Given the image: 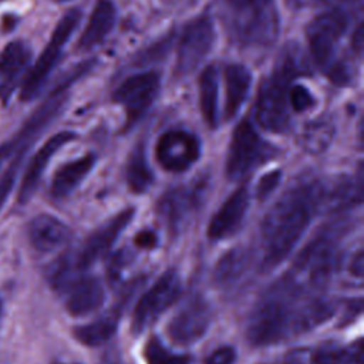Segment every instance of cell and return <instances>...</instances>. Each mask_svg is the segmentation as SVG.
<instances>
[{
  "label": "cell",
  "instance_id": "1",
  "mask_svg": "<svg viewBox=\"0 0 364 364\" xmlns=\"http://www.w3.org/2000/svg\"><path fill=\"white\" fill-rule=\"evenodd\" d=\"M333 313L330 300L309 294L294 279L286 277L257 301L247 320L246 336L256 347L277 344L323 324Z\"/></svg>",
  "mask_w": 364,
  "mask_h": 364
},
{
  "label": "cell",
  "instance_id": "2",
  "mask_svg": "<svg viewBox=\"0 0 364 364\" xmlns=\"http://www.w3.org/2000/svg\"><path fill=\"white\" fill-rule=\"evenodd\" d=\"M324 202V183L309 181L289 188L262 222L263 270L277 267L294 249L316 210Z\"/></svg>",
  "mask_w": 364,
  "mask_h": 364
},
{
  "label": "cell",
  "instance_id": "3",
  "mask_svg": "<svg viewBox=\"0 0 364 364\" xmlns=\"http://www.w3.org/2000/svg\"><path fill=\"white\" fill-rule=\"evenodd\" d=\"M307 71L299 46L290 44L279 54L272 73L260 82L255 104L257 124L270 132H286L290 127L289 90L296 77Z\"/></svg>",
  "mask_w": 364,
  "mask_h": 364
},
{
  "label": "cell",
  "instance_id": "4",
  "mask_svg": "<svg viewBox=\"0 0 364 364\" xmlns=\"http://www.w3.org/2000/svg\"><path fill=\"white\" fill-rule=\"evenodd\" d=\"M228 31L240 47L272 46L279 34L274 0H225Z\"/></svg>",
  "mask_w": 364,
  "mask_h": 364
},
{
  "label": "cell",
  "instance_id": "5",
  "mask_svg": "<svg viewBox=\"0 0 364 364\" xmlns=\"http://www.w3.org/2000/svg\"><path fill=\"white\" fill-rule=\"evenodd\" d=\"M274 152V146L267 144L247 119H243L232 134L226 158V175L229 179L237 181L257 165L272 159Z\"/></svg>",
  "mask_w": 364,
  "mask_h": 364
},
{
  "label": "cell",
  "instance_id": "6",
  "mask_svg": "<svg viewBox=\"0 0 364 364\" xmlns=\"http://www.w3.org/2000/svg\"><path fill=\"white\" fill-rule=\"evenodd\" d=\"M81 18V11L78 9L68 10L58 24L55 26L48 44L44 47L43 53L28 71L20 91V100L21 101H31L43 88L46 80L48 78L50 73L55 67L64 46L73 36L78 21Z\"/></svg>",
  "mask_w": 364,
  "mask_h": 364
},
{
  "label": "cell",
  "instance_id": "7",
  "mask_svg": "<svg viewBox=\"0 0 364 364\" xmlns=\"http://www.w3.org/2000/svg\"><path fill=\"white\" fill-rule=\"evenodd\" d=\"M348 26L347 14L341 9H330L314 17L307 26L309 50L313 61L326 70L334 60V51L338 40Z\"/></svg>",
  "mask_w": 364,
  "mask_h": 364
},
{
  "label": "cell",
  "instance_id": "8",
  "mask_svg": "<svg viewBox=\"0 0 364 364\" xmlns=\"http://www.w3.org/2000/svg\"><path fill=\"white\" fill-rule=\"evenodd\" d=\"M181 277L176 270H166L139 299L132 316V331L142 333L149 327L179 296Z\"/></svg>",
  "mask_w": 364,
  "mask_h": 364
},
{
  "label": "cell",
  "instance_id": "9",
  "mask_svg": "<svg viewBox=\"0 0 364 364\" xmlns=\"http://www.w3.org/2000/svg\"><path fill=\"white\" fill-rule=\"evenodd\" d=\"M215 43V28L209 16L191 20L181 36L176 50L175 74L183 77L192 73L209 54Z\"/></svg>",
  "mask_w": 364,
  "mask_h": 364
},
{
  "label": "cell",
  "instance_id": "10",
  "mask_svg": "<svg viewBox=\"0 0 364 364\" xmlns=\"http://www.w3.org/2000/svg\"><path fill=\"white\" fill-rule=\"evenodd\" d=\"M132 216L134 209H125L115 215L105 225L92 232L77 250L67 253V260L75 270L84 273L91 264H94L111 249L121 232L132 220Z\"/></svg>",
  "mask_w": 364,
  "mask_h": 364
},
{
  "label": "cell",
  "instance_id": "11",
  "mask_svg": "<svg viewBox=\"0 0 364 364\" xmlns=\"http://www.w3.org/2000/svg\"><path fill=\"white\" fill-rule=\"evenodd\" d=\"M206 189L205 181L175 186L158 200V216L169 232L176 233L183 228L191 215L199 208Z\"/></svg>",
  "mask_w": 364,
  "mask_h": 364
},
{
  "label": "cell",
  "instance_id": "12",
  "mask_svg": "<svg viewBox=\"0 0 364 364\" xmlns=\"http://www.w3.org/2000/svg\"><path fill=\"white\" fill-rule=\"evenodd\" d=\"M159 91V75L154 71L128 77L115 91L112 100L127 114V128L132 127L149 109Z\"/></svg>",
  "mask_w": 364,
  "mask_h": 364
},
{
  "label": "cell",
  "instance_id": "13",
  "mask_svg": "<svg viewBox=\"0 0 364 364\" xmlns=\"http://www.w3.org/2000/svg\"><path fill=\"white\" fill-rule=\"evenodd\" d=\"M155 155L164 169L183 172L198 161L200 144L193 134L183 129H172L158 138Z\"/></svg>",
  "mask_w": 364,
  "mask_h": 364
},
{
  "label": "cell",
  "instance_id": "14",
  "mask_svg": "<svg viewBox=\"0 0 364 364\" xmlns=\"http://www.w3.org/2000/svg\"><path fill=\"white\" fill-rule=\"evenodd\" d=\"M212 309L202 296H192L168 324V336L176 344L196 343L209 328Z\"/></svg>",
  "mask_w": 364,
  "mask_h": 364
},
{
  "label": "cell",
  "instance_id": "15",
  "mask_svg": "<svg viewBox=\"0 0 364 364\" xmlns=\"http://www.w3.org/2000/svg\"><path fill=\"white\" fill-rule=\"evenodd\" d=\"M75 135L70 131H63L51 138H48L43 146L34 154V156L30 159L27 169L23 175L20 188H18V203H26L31 199L34 192L37 191V186L41 181V176L50 162V159L54 156V154L61 149L65 144H68L71 139H74Z\"/></svg>",
  "mask_w": 364,
  "mask_h": 364
},
{
  "label": "cell",
  "instance_id": "16",
  "mask_svg": "<svg viewBox=\"0 0 364 364\" xmlns=\"http://www.w3.org/2000/svg\"><path fill=\"white\" fill-rule=\"evenodd\" d=\"M60 294L65 309L73 316H85L95 311L104 301V287L97 277L84 273L70 282Z\"/></svg>",
  "mask_w": 364,
  "mask_h": 364
},
{
  "label": "cell",
  "instance_id": "17",
  "mask_svg": "<svg viewBox=\"0 0 364 364\" xmlns=\"http://www.w3.org/2000/svg\"><path fill=\"white\" fill-rule=\"evenodd\" d=\"M249 206V192L245 185L239 186L218 209L208 226L212 240H222L233 235L240 226Z\"/></svg>",
  "mask_w": 364,
  "mask_h": 364
},
{
  "label": "cell",
  "instance_id": "18",
  "mask_svg": "<svg viewBox=\"0 0 364 364\" xmlns=\"http://www.w3.org/2000/svg\"><path fill=\"white\" fill-rule=\"evenodd\" d=\"M286 364H363V341L350 346L326 344L311 350L293 351Z\"/></svg>",
  "mask_w": 364,
  "mask_h": 364
},
{
  "label": "cell",
  "instance_id": "19",
  "mask_svg": "<svg viewBox=\"0 0 364 364\" xmlns=\"http://www.w3.org/2000/svg\"><path fill=\"white\" fill-rule=\"evenodd\" d=\"M31 58L30 47L24 41H11L0 53V100L6 102Z\"/></svg>",
  "mask_w": 364,
  "mask_h": 364
},
{
  "label": "cell",
  "instance_id": "20",
  "mask_svg": "<svg viewBox=\"0 0 364 364\" xmlns=\"http://www.w3.org/2000/svg\"><path fill=\"white\" fill-rule=\"evenodd\" d=\"M68 226L55 216L43 213L36 216L28 226V239L38 252H51L70 239Z\"/></svg>",
  "mask_w": 364,
  "mask_h": 364
},
{
  "label": "cell",
  "instance_id": "21",
  "mask_svg": "<svg viewBox=\"0 0 364 364\" xmlns=\"http://www.w3.org/2000/svg\"><path fill=\"white\" fill-rule=\"evenodd\" d=\"M115 23V6L111 0H97L88 23L80 37L78 48L87 51L98 46L112 30Z\"/></svg>",
  "mask_w": 364,
  "mask_h": 364
},
{
  "label": "cell",
  "instance_id": "22",
  "mask_svg": "<svg viewBox=\"0 0 364 364\" xmlns=\"http://www.w3.org/2000/svg\"><path fill=\"white\" fill-rule=\"evenodd\" d=\"M225 118L232 119L246 101L252 74L242 64H230L225 68Z\"/></svg>",
  "mask_w": 364,
  "mask_h": 364
},
{
  "label": "cell",
  "instance_id": "23",
  "mask_svg": "<svg viewBox=\"0 0 364 364\" xmlns=\"http://www.w3.org/2000/svg\"><path fill=\"white\" fill-rule=\"evenodd\" d=\"M95 164V156L88 154L63 165L54 175L51 182V195L55 199L68 196L88 175Z\"/></svg>",
  "mask_w": 364,
  "mask_h": 364
},
{
  "label": "cell",
  "instance_id": "24",
  "mask_svg": "<svg viewBox=\"0 0 364 364\" xmlns=\"http://www.w3.org/2000/svg\"><path fill=\"white\" fill-rule=\"evenodd\" d=\"M119 316H121V306H115L111 310L105 311L98 318H95L94 321L75 327L74 336L80 343L85 346H91V347L100 346L114 334L119 321Z\"/></svg>",
  "mask_w": 364,
  "mask_h": 364
},
{
  "label": "cell",
  "instance_id": "25",
  "mask_svg": "<svg viewBox=\"0 0 364 364\" xmlns=\"http://www.w3.org/2000/svg\"><path fill=\"white\" fill-rule=\"evenodd\" d=\"M218 70L213 65H208L199 77V104L203 121L210 128L218 127Z\"/></svg>",
  "mask_w": 364,
  "mask_h": 364
},
{
  "label": "cell",
  "instance_id": "26",
  "mask_svg": "<svg viewBox=\"0 0 364 364\" xmlns=\"http://www.w3.org/2000/svg\"><path fill=\"white\" fill-rule=\"evenodd\" d=\"M334 127L328 118H316L311 122L306 124L300 132L299 144L301 148L311 154L317 155L324 152L333 141Z\"/></svg>",
  "mask_w": 364,
  "mask_h": 364
},
{
  "label": "cell",
  "instance_id": "27",
  "mask_svg": "<svg viewBox=\"0 0 364 364\" xmlns=\"http://www.w3.org/2000/svg\"><path fill=\"white\" fill-rule=\"evenodd\" d=\"M249 252L242 247H236L223 255L213 272V280L218 286H230L237 282L247 269Z\"/></svg>",
  "mask_w": 364,
  "mask_h": 364
},
{
  "label": "cell",
  "instance_id": "28",
  "mask_svg": "<svg viewBox=\"0 0 364 364\" xmlns=\"http://www.w3.org/2000/svg\"><path fill=\"white\" fill-rule=\"evenodd\" d=\"M125 179L129 189L135 193H144L152 183V172L148 166L145 148L142 144L134 148L127 161Z\"/></svg>",
  "mask_w": 364,
  "mask_h": 364
},
{
  "label": "cell",
  "instance_id": "29",
  "mask_svg": "<svg viewBox=\"0 0 364 364\" xmlns=\"http://www.w3.org/2000/svg\"><path fill=\"white\" fill-rule=\"evenodd\" d=\"M144 357L148 364H189V357L169 351L156 337L145 344Z\"/></svg>",
  "mask_w": 364,
  "mask_h": 364
},
{
  "label": "cell",
  "instance_id": "30",
  "mask_svg": "<svg viewBox=\"0 0 364 364\" xmlns=\"http://www.w3.org/2000/svg\"><path fill=\"white\" fill-rule=\"evenodd\" d=\"M314 105V97L301 84H291L289 90V107L296 112H303Z\"/></svg>",
  "mask_w": 364,
  "mask_h": 364
},
{
  "label": "cell",
  "instance_id": "31",
  "mask_svg": "<svg viewBox=\"0 0 364 364\" xmlns=\"http://www.w3.org/2000/svg\"><path fill=\"white\" fill-rule=\"evenodd\" d=\"M24 156V152H16L13 154V161L10 164V168L4 172V175L0 178V209L3 208L4 202L7 200L14 182H16V171L18 169V165Z\"/></svg>",
  "mask_w": 364,
  "mask_h": 364
},
{
  "label": "cell",
  "instance_id": "32",
  "mask_svg": "<svg viewBox=\"0 0 364 364\" xmlns=\"http://www.w3.org/2000/svg\"><path fill=\"white\" fill-rule=\"evenodd\" d=\"M327 77L337 85H346L351 81V68L350 65L347 64V61L341 60V58H334L328 65L327 68L324 70Z\"/></svg>",
  "mask_w": 364,
  "mask_h": 364
},
{
  "label": "cell",
  "instance_id": "33",
  "mask_svg": "<svg viewBox=\"0 0 364 364\" xmlns=\"http://www.w3.org/2000/svg\"><path fill=\"white\" fill-rule=\"evenodd\" d=\"M279 181H280V171H270L266 175H263L256 186V198L259 200L266 199L274 191Z\"/></svg>",
  "mask_w": 364,
  "mask_h": 364
},
{
  "label": "cell",
  "instance_id": "34",
  "mask_svg": "<svg viewBox=\"0 0 364 364\" xmlns=\"http://www.w3.org/2000/svg\"><path fill=\"white\" fill-rule=\"evenodd\" d=\"M236 360V351L230 346H222L216 348L205 361V364H233Z\"/></svg>",
  "mask_w": 364,
  "mask_h": 364
},
{
  "label": "cell",
  "instance_id": "35",
  "mask_svg": "<svg viewBox=\"0 0 364 364\" xmlns=\"http://www.w3.org/2000/svg\"><path fill=\"white\" fill-rule=\"evenodd\" d=\"M158 239H156V235L151 230H142L136 235L135 237V243L139 246V247H145V249H151L156 245Z\"/></svg>",
  "mask_w": 364,
  "mask_h": 364
},
{
  "label": "cell",
  "instance_id": "36",
  "mask_svg": "<svg viewBox=\"0 0 364 364\" xmlns=\"http://www.w3.org/2000/svg\"><path fill=\"white\" fill-rule=\"evenodd\" d=\"M363 264H364V260H363V252L358 250L355 253V256L353 257L351 260V264H350V272L353 276L361 279L363 277Z\"/></svg>",
  "mask_w": 364,
  "mask_h": 364
},
{
  "label": "cell",
  "instance_id": "37",
  "mask_svg": "<svg viewBox=\"0 0 364 364\" xmlns=\"http://www.w3.org/2000/svg\"><path fill=\"white\" fill-rule=\"evenodd\" d=\"M353 47L357 53H360L363 48V24H358L355 28V33L353 36Z\"/></svg>",
  "mask_w": 364,
  "mask_h": 364
},
{
  "label": "cell",
  "instance_id": "38",
  "mask_svg": "<svg viewBox=\"0 0 364 364\" xmlns=\"http://www.w3.org/2000/svg\"><path fill=\"white\" fill-rule=\"evenodd\" d=\"M102 364H121L115 357H112V358H107Z\"/></svg>",
  "mask_w": 364,
  "mask_h": 364
},
{
  "label": "cell",
  "instance_id": "39",
  "mask_svg": "<svg viewBox=\"0 0 364 364\" xmlns=\"http://www.w3.org/2000/svg\"><path fill=\"white\" fill-rule=\"evenodd\" d=\"M53 364H77V363H65V361H57V363H53Z\"/></svg>",
  "mask_w": 364,
  "mask_h": 364
},
{
  "label": "cell",
  "instance_id": "40",
  "mask_svg": "<svg viewBox=\"0 0 364 364\" xmlns=\"http://www.w3.org/2000/svg\"><path fill=\"white\" fill-rule=\"evenodd\" d=\"M61 1H67V0H61Z\"/></svg>",
  "mask_w": 364,
  "mask_h": 364
}]
</instances>
